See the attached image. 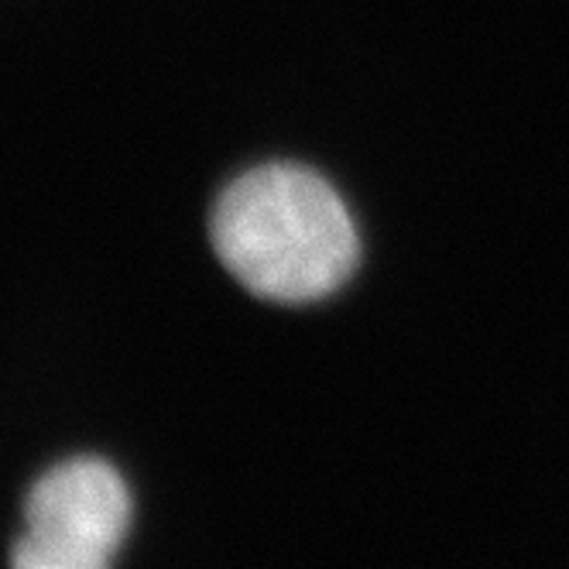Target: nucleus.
I'll return each instance as SVG.
<instances>
[{
  "mask_svg": "<svg viewBox=\"0 0 569 569\" xmlns=\"http://www.w3.org/2000/svg\"><path fill=\"white\" fill-rule=\"evenodd\" d=\"M213 251L248 292L316 302L353 274L360 237L340 192L302 166H261L233 179L210 217Z\"/></svg>",
  "mask_w": 569,
  "mask_h": 569,
  "instance_id": "obj_1",
  "label": "nucleus"
},
{
  "mask_svg": "<svg viewBox=\"0 0 569 569\" xmlns=\"http://www.w3.org/2000/svg\"><path fill=\"white\" fill-rule=\"evenodd\" d=\"M131 528V495L120 473L79 457L52 467L24 501V536L11 562L18 569H103Z\"/></svg>",
  "mask_w": 569,
  "mask_h": 569,
  "instance_id": "obj_2",
  "label": "nucleus"
}]
</instances>
